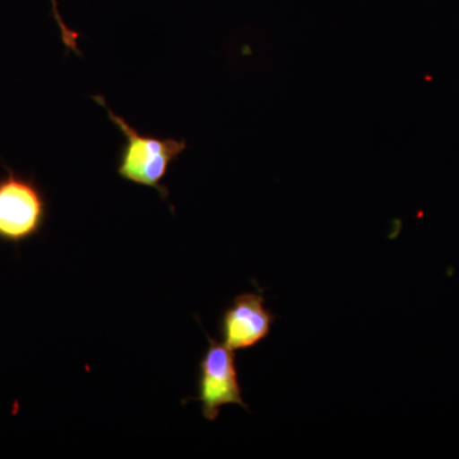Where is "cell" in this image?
<instances>
[{"mask_svg":"<svg viewBox=\"0 0 459 459\" xmlns=\"http://www.w3.org/2000/svg\"><path fill=\"white\" fill-rule=\"evenodd\" d=\"M51 5H53V16L56 18L57 27H59L60 36H62V40L65 42L66 50L74 51L77 56H82V51L78 48L77 42L78 38H80V33L74 31V30L69 29V27L65 25V21H63L62 16H60L59 9H57L56 0H51Z\"/></svg>","mask_w":459,"mask_h":459,"instance_id":"5","label":"cell"},{"mask_svg":"<svg viewBox=\"0 0 459 459\" xmlns=\"http://www.w3.org/2000/svg\"><path fill=\"white\" fill-rule=\"evenodd\" d=\"M198 400L208 421H216L226 404L246 407L238 383L237 356L225 343L210 338V347L199 364Z\"/></svg>","mask_w":459,"mask_h":459,"instance_id":"3","label":"cell"},{"mask_svg":"<svg viewBox=\"0 0 459 459\" xmlns=\"http://www.w3.org/2000/svg\"><path fill=\"white\" fill-rule=\"evenodd\" d=\"M93 100L107 110L111 122L126 137V144L120 151L117 161L119 177L138 186L156 189L162 198L168 199L169 189L162 186L161 181L168 174L172 162L179 159L181 153L188 147L186 141L143 134L133 128L120 115L115 114L108 107L104 96H93Z\"/></svg>","mask_w":459,"mask_h":459,"instance_id":"1","label":"cell"},{"mask_svg":"<svg viewBox=\"0 0 459 459\" xmlns=\"http://www.w3.org/2000/svg\"><path fill=\"white\" fill-rule=\"evenodd\" d=\"M48 204L32 180L9 171L0 179V238L21 243L40 232Z\"/></svg>","mask_w":459,"mask_h":459,"instance_id":"2","label":"cell"},{"mask_svg":"<svg viewBox=\"0 0 459 459\" xmlns=\"http://www.w3.org/2000/svg\"><path fill=\"white\" fill-rule=\"evenodd\" d=\"M276 316L265 307L262 294L247 292L237 296L223 312L220 333L232 351L252 349L270 336Z\"/></svg>","mask_w":459,"mask_h":459,"instance_id":"4","label":"cell"}]
</instances>
